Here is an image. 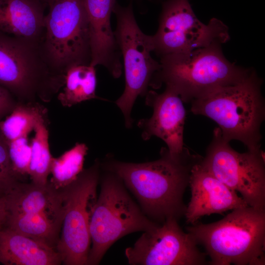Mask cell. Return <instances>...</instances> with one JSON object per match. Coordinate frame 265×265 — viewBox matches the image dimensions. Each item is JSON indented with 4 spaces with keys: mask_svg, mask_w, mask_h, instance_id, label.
<instances>
[{
    "mask_svg": "<svg viewBox=\"0 0 265 265\" xmlns=\"http://www.w3.org/2000/svg\"><path fill=\"white\" fill-rule=\"evenodd\" d=\"M160 156L156 160L139 163L117 160L108 156L100 164L101 169L121 179L146 216L162 223L167 219L178 220L185 215L184 194L192 167L203 157L191 154L186 147L176 155L163 147Z\"/></svg>",
    "mask_w": 265,
    "mask_h": 265,
    "instance_id": "1",
    "label": "cell"
},
{
    "mask_svg": "<svg viewBox=\"0 0 265 265\" xmlns=\"http://www.w3.org/2000/svg\"><path fill=\"white\" fill-rule=\"evenodd\" d=\"M261 84L255 72L251 71L241 81L193 100L191 111L214 121L229 142L238 140L248 150L260 151V129L265 116Z\"/></svg>",
    "mask_w": 265,
    "mask_h": 265,
    "instance_id": "2",
    "label": "cell"
},
{
    "mask_svg": "<svg viewBox=\"0 0 265 265\" xmlns=\"http://www.w3.org/2000/svg\"><path fill=\"white\" fill-rule=\"evenodd\" d=\"M221 44L214 42L187 53L160 57V69L150 86L157 89L164 83L188 102L241 81L251 71L228 61Z\"/></svg>",
    "mask_w": 265,
    "mask_h": 265,
    "instance_id": "3",
    "label": "cell"
},
{
    "mask_svg": "<svg viewBox=\"0 0 265 265\" xmlns=\"http://www.w3.org/2000/svg\"><path fill=\"white\" fill-rule=\"evenodd\" d=\"M186 230L204 247L211 265H265V211L239 208L217 222Z\"/></svg>",
    "mask_w": 265,
    "mask_h": 265,
    "instance_id": "4",
    "label": "cell"
},
{
    "mask_svg": "<svg viewBox=\"0 0 265 265\" xmlns=\"http://www.w3.org/2000/svg\"><path fill=\"white\" fill-rule=\"evenodd\" d=\"M103 170L101 190L89 223L92 246L87 265H98L109 248L122 237L133 232L150 231L159 225L136 205L117 175Z\"/></svg>",
    "mask_w": 265,
    "mask_h": 265,
    "instance_id": "5",
    "label": "cell"
},
{
    "mask_svg": "<svg viewBox=\"0 0 265 265\" xmlns=\"http://www.w3.org/2000/svg\"><path fill=\"white\" fill-rule=\"evenodd\" d=\"M64 81L49 66L40 43L0 31V85L18 102L49 103Z\"/></svg>",
    "mask_w": 265,
    "mask_h": 265,
    "instance_id": "6",
    "label": "cell"
},
{
    "mask_svg": "<svg viewBox=\"0 0 265 265\" xmlns=\"http://www.w3.org/2000/svg\"><path fill=\"white\" fill-rule=\"evenodd\" d=\"M40 47L51 69L64 76L70 67L90 64L89 27L83 0H48Z\"/></svg>",
    "mask_w": 265,
    "mask_h": 265,
    "instance_id": "7",
    "label": "cell"
},
{
    "mask_svg": "<svg viewBox=\"0 0 265 265\" xmlns=\"http://www.w3.org/2000/svg\"><path fill=\"white\" fill-rule=\"evenodd\" d=\"M113 13L116 19L114 34L124 68L125 84L121 96L115 102L121 111L125 127L130 129L133 121L131 112L138 96H145L151 81L159 71L160 63L155 60L152 35L145 34L135 20L132 4L121 6L117 2Z\"/></svg>",
    "mask_w": 265,
    "mask_h": 265,
    "instance_id": "8",
    "label": "cell"
},
{
    "mask_svg": "<svg viewBox=\"0 0 265 265\" xmlns=\"http://www.w3.org/2000/svg\"><path fill=\"white\" fill-rule=\"evenodd\" d=\"M100 172V161L96 159L74 182L60 189L64 213L56 250L64 265H87L91 243L89 223L97 199Z\"/></svg>",
    "mask_w": 265,
    "mask_h": 265,
    "instance_id": "9",
    "label": "cell"
},
{
    "mask_svg": "<svg viewBox=\"0 0 265 265\" xmlns=\"http://www.w3.org/2000/svg\"><path fill=\"white\" fill-rule=\"evenodd\" d=\"M201 163L227 186L238 192L249 206L265 211V168L262 151H235L217 127Z\"/></svg>",
    "mask_w": 265,
    "mask_h": 265,
    "instance_id": "10",
    "label": "cell"
},
{
    "mask_svg": "<svg viewBox=\"0 0 265 265\" xmlns=\"http://www.w3.org/2000/svg\"><path fill=\"white\" fill-rule=\"evenodd\" d=\"M154 51L160 57L185 53L230 39L228 27L212 19L208 24L195 16L188 0H166L162 4L159 27L152 35Z\"/></svg>",
    "mask_w": 265,
    "mask_h": 265,
    "instance_id": "11",
    "label": "cell"
},
{
    "mask_svg": "<svg viewBox=\"0 0 265 265\" xmlns=\"http://www.w3.org/2000/svg\"><path fill=\"white\" fill-rule=\"evenodd\" d=\"M188 232L185 233L178 220H166L155 229L144 232L125 255L132 265H201L205 254Z\"/></svg>",
    "mask_w": 265,
    "mask_h": 265,
    "instance_id": "12",
    "label": "cell"
},
{
    "mask_svg": "<svg viewBox=\"0 0 265 265\" xmlns=\"http://www.w3.org/2000/svg\"><path fill=\"white\" fill-rule=\"evenodd\" d=\"M145 96V104L153 108L149 118L139 120L137 126L145 140L153 136L162 139L169 152L173 155L184 150V129L186 110L180 97L173 90L166 87L161 93L149 90Z\"/></svg>",
    "mask_w": 265,
    "mask_h": 265,
    "instance_id": "13",
    "label": "cell"
},
{
    "mask_svg": "<svg viewBox=\"0 0 265 265\" xmlns=\"http://www.w3.org/2000/svg\"><path fill=\"white\" fill-rule=\"evenodd\" d=\"M201 159L191 170L189 185L191 195L185 213L187 223L194 224L205 215L248 206L237 192L205 169Z\"/></svg>",
    "mask_w": 265,
    "mask_h": 265,
    "instance_id": "14",
    "label": "cell"
},
{
    "mask_svg": "<svg viewBox=\"0 0 265 265\" xmlns=\"http://www.w3.org/2000/svg\"><path fill=\"white\" fill-rule=\"evenodd\" d=\"M89 27L90 65L105 67L115 79L122 73L121 53L111 26L116 0H83Z\"/></svg>",
    "mask_w": 265,
    "mask_h": 265,
    "instance_id": "15",
    "label": "cell"
},
{
    "mask_svg": "<svg viewBox=\"0 0 265 265\" xmlns=\"http://www.w3.org/2000/svg\"><path fill=\"white\" fill-rule=\"evenodd\" d=\"M5 199L7 214L44 213L63 222L64 212L61 191L50 182L38 185L16 181L5 193Z\"/></svg>",
    "mask_w": 265,
    "mask_h": 265,
    "instance_id": "16",
    "label": "cell"
},
{
    "mask_svg": "<svg viewBox=\"0 0 265 265\" xmlns=\"http://www.w3.org/2000/svg\"><path fill=\"white\" fill-rule=\"evenodd\" d=\"M46 6L41 0H0V31L40 44Z\"/></svg>",
    "mask_w": 265,
    "mask_h": 265,
    "instance_id": "17",
    "label": "cell"
},
{
    "mask_svg": "<svg viewBox=\"0 0 265 265\" xmlns=\"http://www.w3.org/2000/svg\"><path fill=\"white\" fill-rule=\"evenodd\" d=\"M0 263L5 265H58L55 248L7 227L0 230Z\"/></svg>",
    "mask_w": 265,
    "mask_h": 265,
    "instance_id": "18",
    "label": "cell"
},
{
    "mask_svg": "<svg viewBox=\"0 0 265 265\" xmlns=\"http://www.w3.org/2000/svg\"><path fill=\"white\" fill-rule=\"evenodd\" d=\"M62 221L44 213H8L7 228L55 248Z\"/></svg>",
    "mask_w": 265,
    "mask_h": 265,
    "instance_id": "19",
    "label": "cell"
},
{
    "mask_svg": "<svg viewBox=\"0 0 265 265\" xmlns=\"http://www.w3.org/2000/svg\"><path fill=\"white\" fill-rule=\"evenodd\" d=\"M97 82L95 67L73 65L65 73L63 89L58 94L57 99L63 106L68 107L91 99L105 100L96 94Z\"/></svg>",
    "mask_w": 265,
    "mask_h": 265,
    "instance_id": "20",
    "label": "cell"
},
{
    "mask_svg": "<svg viewBox=\"0 0 265 265\" xmlns=\"http://www.w3.org/2000/svg\"><path fill=\"white\" fill-rule=\"evenodd\" d=\"M48 115L47 109L40 103L18 102L12 111L0 123V132L7 142L28 136L38 120Z\"/></svg>",
    "mask_w": 265,
    "mask_h": 265,
    "instance_id": "21",
    "label": "cell"
},
{
    "mask_svg": "<svg viewBox=\"0 0 265 265\" xmlns=\"http://www.w3.org/2000/svg\"><path fill=\"white\" fill-rule=\"evenodd\" d=\"M48 115L42 117L34 129L31 141V155L28 175L31 182L38 185L48 183L53 159L49 142Z\"/></svg>",
    "mask_w": 265,
    "mask_h": 265,
    "instance_id": "22",
    "label": "cell"
},
{
    "mask_svg": "<svg viewBox=\"0 0 265 265\" xmlns=\"http://www.w3.org/2000/svg\"><path fill=\"white\" fill-rule=\"evenodd\" d=\"M88 148L85 143L77 142L57 158H53L50 182L57 189L74 182L82 171Z\"/></svg>",
    "mask_w": 265,
    "mask_h": 265,
    "instance_id": "23",
    "label": "cell"
},
{
    "mask_svg": "<svg viewBox=\"0 0 265 265\" xmlns=\"http://www.w3.org/2000/svg\"><path fill=\"white\" fill-rule=\"evenodd\" d=\"M11 169L16 180L23 181L29 176L31 145L28 136H24L7 142Z\"/></svg>",
    "mask_w": 265,
    "mask_h": 265,
    "instance_id": "24",
    "label": "cell"
},
{
    "mask_svg": "<svg viewBox=\"0 0 265 265\" xmlns=\"http://www.w3.org/2000/svg\"><path fill=\"white\" fill-rule=\"evenodd\" d=\"M16 181L11 169L7 142L0 132V191L6 192Z\"/></svg>",
    "mask_w": 265,
    "mask_h": 265,
    "instance_id": "25",
    "label": "cell"
},
{
    "mask_svg": "<svg viewBox=\"0 0 265 265\" xmlns=\"http://www.w3.org/2000/svg\"><path fill=\"white\" fill-rule=\"evenodd\" d=\"M18 102L7 89L0 85V123L12 111Z\"/></svg>",
    "mask_w": 265,
    "mask_h": 265,
    "instance_id": "26",
    "label": "cell"
},
{
    "mask_svg": "<svg viewBox=\"0 0 265 265\" xmlns=\"http://www.w3.org/2000/svg\"><path fill=\"white\" fill-rule=\"evenodd\" d=\"M5 194V193L0 191V230L5 225L7 214Z\"/></svg>",
    "mask_w": 265,
    "mask_h": 265,
    "instance_id": "27",
    "label": "cell"
},
{
    "mask_svg": "<svg viewBox=\"0 0 265 265\" xmlns=\"http://www.w3.org/2000/svg\"><path fill=\"white\" fill-rule=\"evenodd\" d=\"M45 4V5L47 6V3L48 1V0H41Z\"/></svg>",
    "mask_w": 265,
    "mask_h": 265,
    "instance_id": "28",
    "label": "cell"
},
{
    "mask_svg": "<svg viewBox=\"0 0 265 265\" xmlns=\"http://www.w3.org/2000/svg\"></svg>",
    "mask_w": 265,
    "mask_h": 265,
    "instance_id": "29",
    "label": "cell"
}]
</instances>
